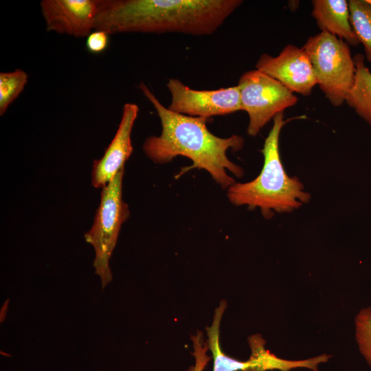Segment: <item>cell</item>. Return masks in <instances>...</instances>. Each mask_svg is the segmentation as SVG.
<instances>
[{
	"mask_svg": "<svg viewBox=\"0 0 371 371\" xmlns=\"http://www.w3.org/2000/svg\"><path fill=\"white\" fill-rule=\"evenodd\" d=\"M139 88L153 106L161 125V134L149 136L142 146L145 155L153 163H169L177 156L188 157L192 164L180 174L192 168L205 170L223 189L236 183L227 171L237 177L243 176V168L230 161L226 154L229 149L238 151L243 147V137H217L208 130L207 119L171 111L145 83L142 82Z\"/></svg>",
	"mask_w": 371,
	"mask_h": 371,
	"instance_id": "6da1fadb",
	"label": "cell"
},
{
	"mask_svg": "<svg viewBox=\"0 0 371 371\" xmlns=\"http://www.w3.org/2000/svg\"><path fill=\"white\" fill-rule=\"evenodd\" d=\"M242 111L249 115L247 133L256 136L276 115L295 105L297 98L280 82L257 70L238 80Z\"/></svg>",
	"mask_w": 371,
	"mask_h": 371,
	"instance_id": "8992f818",
	"label": "cell"
},
{
	"mask_svg": "<svg viewBox=\"0 0 371 371\" xmlns=\"http://www.w3.org/2000/svg\"><path fill=\"white\" fill-rule=\"evenodd\" d=\"M312 5V15L322 31L354 46L359 43L350 23L348 1L313 0Z\"/></svg>",
	"mask_w": 371,
	"mask_h": 371,
	"instance_id": "8fae6325",
	"label": "cell"
},
{
	"mask_svg": "<svg viewBox=\"0 0 371 371\" xmlns=\"http://www.w3.org/2000/svg\"><path fill=\"white\" fill-rule=\"evenodd\" d=\"M257 70L276 79L291 92L304 96L317 84L310 59L301 47L288 45L277 56L262 54L256 63Z\"/></svg>",
	"mask_w": 371,
	"mask_h": 371,
	"instance_id": "ba28073f",
	"label": "cell"
},
{
	"mask_svg": "<svg viewBox=\"0 0 371 371\" xmlns=\"http://www.w3.org/2000/svg\"><path fill=\"white\" fill-rule=\"evenodd\" d=\"M241 0H98L94 30L118 33L210 35Z\"/></svg>",
	"mask_w": 371,
	"mask_h": 371,
	"instance_id": "7a4b0ae2",
	"label": "cell"
},
{
	"mask_svg": "<svg viewBox=\"0 0 371 371\" xmlns=\"http://www.w3.org/2000/svg\"><path fill=\"white\" fill-rule=\"evenodd\" d=\"M367 1L370 4H371V0H367Z\"/></svg>",
	"mask_w": 371,
	"mask_h": 371,
	"instance_id": "ffe728a7",
	"label": "cell"
},
{
	"mask_svg": "<svg viewBox=\"0 0 371 371\" xmlns=\"http://www.w3.org/2000/svg\"><path fill=\"white\" fill-rule=\"evenodd\" d=\"M302 48L321 90L333 106H339L346 101L355 78V64L348 44L322 31L309 37Z\"/></svg>",
	"mask_w": 371,
	"mask_h": 371,
	"instance_id": "277c9868",
	"label": "cell"
},
{
	"mask_svg": "<svg viewBox=\"0 0 371 371\" xmlns=\"http://www.w3.org/2000/svg\"><path fill=\"white\" fill-rule=\"evenodd\" d=\"M139 113L138 106L126 102L117 130L103 156L94 160L91 172V184L99 188L106 186L124 167L133 152L131 133Z\"/></svg>",
	"mask_w": 371,
	"mask_h": 371,
	"instance_id": "30bf717a",
	"label": "cell"
},
{
	"mask_svg": "<svg viewBox=\"0 0 371 371\" xmlns=\"http://www.w3.org/2000/svg\"><path fill=\"white\" fill-rule=\"evenodd\" d=\"M27 74L23 69L0 73V115L19 97L27 83Z\"/></svg>",
	"mask_w": 371,
	"mask_h": 371,
	"instance_id": "2e32d148",
	"label": "cell"
},
{
	"mask_svg": "<svg viewBox=\"0 0 371 371\" xmlns=\"http://www.w3.org/2000/svg\"><path fill=\"white\" fill-rule=\"evenodd\" d=\"M124 167L103 188L100 203L93 223L85 234L87 243L95 250L93 267L102 288L112 280L109 260L115 247L122 225L128 219L130 211L122 199V178Z\"/></svg>",
	"mask_w": 371,
	"mask_h": 371,
	"instance_id": "5b68a950",
	"label": "cell"
},
{
	"mask_svg": "<svg viewBox=\"0 0 371 371\" xmlns=\"http://www.w3.org/2000/svg\"><path fill=\"white\" fill-rule=\"evenodd\" d=\"M166 87L171 94L168 109L177 113L208 119L242 110L238 85L216 90H195L178 79L170 78Z\"/></svg>",
	"mask_w": 371,
	"mask_h": 371,
	"instance_id": "52a82bcc",
	"label": "cell"
},
{
	"mask_svg": "<svg viewBox=\"0 0 371 371\" xmlns=\"http://www.w3.org/2000/svg\"><path fill=\"white\" fill-rule=\"evenodd\" d=\"M249 341L251 349V355L249 359L251 366L247 371H265L268 370L289 371L291 369L300 367L318 371L317 365L327 361L330 357L326 355H322L306 360L288 361L278 358L266 350L264 347L265 341L260 335L251 336Z\"/></svg>",
	"mask_w": 371,
	"mask_h": 371,
	"instance_id": "7c38bea8",
	"label": "cell"
},
{
	"mask_svg": "<svg viewBox=\"0 0 371 371\" xmlns=\"http://www.w3.org/2000/svg\"><path fill=\"white\" fill-rule=\"evenodd\" d=\"M283 112L273 118V124L265 140L262 153V168L256 178L246 183H234L227 188L229 201L236 206L259 208L266 218L273 212H291L311 199L297 177H289L283 165L279 150V138L285 122Z\"/></svg>",
	"mask_w": 371,
	"mask_h": 371,
	"instance_id": "3957f363",
	"label": "cell"
},
{
	"mask_svg": "<svg viewBox=\"0 0 371 371\" xmlns=\"http://www.w3.org/2000/svg\"><path fill=\"white\" fill-rule=\"evenodd\" d=\"M192 341L195 357V366L193 371H203L210 361V357L206 354L207 346L204 345L202 333H198L195 336L192 337Z\"/></svg>",
	"mask_w": 371,
	"mask_h": 371,
	"instance_id": "d6986e66",
	"label": "cell"
},
{
	"mask_svg": "<svg viewBox=\"0 0 371 371\" xmlns=\"http://www.w3.org/2000/svg\"><path fill=\"white\" fill-rule=\"evenodd\" d=\"M46 30L84 38L94 30L98 0H42Z\"/></svg>",
	"mask_w": 371,
	"mask_h": 371,
	"instance_id": "9c48e42d",
	"label": "cell"
},
{
	"mask_svg": "<svg viewBox=\"0 0 371 371\" xmlns=\"http://www.w3.org/2000/svg\"><path fill=\"white\" fill-rule=\"evenodd\" d=\"M348 6L353 31L371 63V4L367 0H350Z\"/></svg>",
	"mask_w": 371,
	"mask_h": 371,
	"instance_id": "9a60e30c",
	"label": "cell"
},
{
	"mask_svg": "<svg viewBox=\"0 0 371 371\" xmlns=\"http://www.w3.org/2000/svg\"><path fill=\"white\" fill-rule=\"evenodd\" d=\"M355 330L359 350L371 366V306L362 308L357 314Z\"/></svg>",
	"mask_w": 371,
	"mask_h": 371,
	"instance_id": "e0dca14e",
	"label": "cell"
},
{
	"mask_svg": "<svg viewBox=\"0 0 371 371\" xmlns=\"http://www.w3.org/2000/svg\"><path fill=\"white\" fill-rule=\"evenodd\" d=\"M225 307V302H222L215 311L212 324L207 329V346L213 355V371H247L251 366L249 360L240 361L234 359L226 355L221 349L219 327Z\"/></svg>",
	"mask_w": 371,
	"mask_h": 371,
	"instance_id": "5bb4252c",
	"label": "cell"
},
{
	"mask_svg": "<svg viewBox=\"0 0 371 371\" xmlns=\"http://www.w3.org/2000/svg\"><path fill=\"white\" fill-rule=\"evenodd\" d=\"M353 58L355 82L345 102L371 126V71L365 65L363 55L358 54Z\"/></svg>",
	"mask_w": 371,
	"mask_h": 371,
	"instance_id": "4fadbf2b",
	"label": "cell"
},
{
	"mask_svg": "<svg viewBox=\"0 0 371 371\" xmlns=\"http://www.w3.org/2000/svg\"><path fill=\"white\" fill-rule=\"evenodd\" d=\"M110 34L105 31L94 30L86 38L85 48L91 54H100L105 52L110 42Z\"/></svg>",
	"mask_w": 371,
	"mask_h": 371,
	"instance_id": "ac0fdd59",
	"label": "cell"
}]
</instances>
